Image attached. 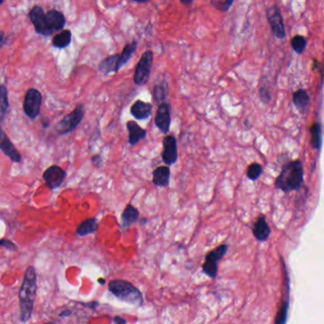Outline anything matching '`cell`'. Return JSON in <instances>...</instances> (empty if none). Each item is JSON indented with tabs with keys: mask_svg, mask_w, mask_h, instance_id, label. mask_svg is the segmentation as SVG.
Masks as SVG:
<instances>
[{
	"mask_svg": "<svg viewBox=\"0 0 324 324\" xmlns=\"http://www.w3.org/2000/svg\"><path fill=\"white\" fill-rule=\"evenodd\" d=\"M70 315H71V312L70 311L63 312V313L60 314L61 317H67V316H70Z\"/></svg>",
	"mask_w": 324,
	"mask_h": 324,
	"instance_id": "f35d334b",
	"label": "cell"
},
{
	"mask_svg": "<svg viewBox=\"0 0 324 324\" xmlns=\"http://www.w3.org/2000/svg\"><path fill=\"white\" fill-rule=\"evenodd\" d=\"M42 104V94L36 89H30L27 91L23 110L27 116L31 119H35L38 116Z\"/></svg>",
	"mask_w": 324,
	"mask_h": 324,
	"instance_id": "ba28073f",
	"label": "cell"
},
{
	"mask_svg": "<svg viewBox=\"0 0 324 324\" xmlns=\"http://www.w3.org/2000/svg\"><path fill=\"white\" fill-rule=\"evenodd\" d=\"M29 17L31 22L33 23V27L36 31V33L45 36L51 35L49 33L47 24H46L45 12L43 8L40 6H34L29 13Z\"/></svg>",
	"mask_w": 324,
	"mask_h": 324,
	"instance_id": "7c38bea8",
	"label": "cell"
},
{
	"mask_svg": "<svg viewBox=\"0 0 324 324\" xmlns=\"http://www.w3.org/2000/svg\"><path fill=\"white\" fill-rule=\"evenodd\" d=\"M66 171L58 166H52L46 169L43 173V179L47 186L51 189L59 188L65 180Z\"/></svg>",
	"mask_w": 324,
	"mask_h": 324,
	"instance_id": "8fae6325",
	"label": "cell"
},
{
	"mask_svg": "<svg viewBox=\"0 0 324 324\" xmlns=\"http://www.w3.org/2000/svg\"><path fill=\"white\" fill-rule=\"evenodd\" d=\"M9 109V100H8V91L7 88L3 85H0V121L6 116L7 111Z\"/></svg>",
	"mask_w": 324,
	"mask_h": 324,
	"instance_id": "83f0119b",
	"label": "cell"
},
{
	"mask_svg": "<svg viewBox=\"0 0 324 324\" xmlns=\"http://www.w3.org/2000/svg\"><path fill=\"white\" fill-rule=\"evenodd\" d=\"M227 245H220L214 250L208 253L205 264L202 265V271L211 279H215L218 275V264L227 252Z\"/></svg>",
	"mask_w": 324,
	"mask_h": 324,
	"instance_id": "52a82bcc",
	"label": "cell"
},
{
	"mask_svg": "<svg viewBox=\"0 0 324 324\" xmlns=\"http://www.w3.org/2000/svg\"><path fill=\"white\" fill-rule=\"evenodd\" d=\"M37 290V276L33 266L25 271L19 290L20 320L25 323L32 318Z\"/></svg>",
	"mask_w": 324,
	"mask_h": 324,
	"instance_id": "6da1fadb",
	"label": "cell"
},
{
	"mask_svg": "<svg viewBox=\"0 0 324 324\" xmlns=\"http://www.w3.org/2000/svg\"><path fill=\"white\" fill-rule=\"evenodd\" d=\"M290 43H291L293 51L296 52L297 54L300 55V54H302L305 52L306 46H307V43H308V40L303 35L297 34V35L292 37Z\"/></svg>",
	"mask_w": 324,
	"mask_h": 324,
	"instance_id": "4316f807",
	"label": "cell"
},
{
	"mask_svg": "<svg viewBox=\"0 0 324 324\" xmlns=\"http://www.w3.org/2000/svg\"><path fill=\"white\" fill-rule=\"evenodd\" d=\"M113 321L115 324H127V320L122 317H119V316H116L115 318H113Z\"/></svg>",
	"mask_w": 324,
	"mask_h": 324,
	"instance_id": "e575fe53",
	"label": "cell"
},
{
	"mask_svg": "<svg viewBox=\"0 0 324 324\" xmlns=\"http://www.w3.org/2000/svg\"><path fill=\"white\" fill-rule=\"evenodd\" d=\"M98 281H99V284H101V285H105L106 284V280L104 279H98Z\"/></svg>",
	"mask_w": 324,
	"mask_h": 324,
	"instance_id": "ab89813d",
	"label": "cell"
},
{
	"mask_svg": "<svg viewBox=\"0 0 324 324\" xmlns=\"http://www.w3.org/2000/svg\"><path fill=\"white\" fill-rule=\"evenodd\" d=\"M264 173V168L259 163L250 164L247 169V177L250 181H257Z\"/></svg>",
	"mask_w": 324,
	"mask_h": 324,
	"instance_id": "f1b7e54d",
	"label": "cell"
},
{
	"mask_svg": "<svg viewBox=\"0 0 324 324\" xmlns=\"http://www.w3.org/2000/svg\"><path fill=\"white\" fill-rule=\"evenodd\" d=\"M181 2V4L183 5H186V6H188V5H191V4H193V0H181L180 1Z\"/></svg>",
	"mask_w": 324,
	"mask_h": 324,
	"instance_id": "74e56055",
	"label": "cell"
},
{
	"mask_svg": "<svg viewBox=\"0 0 324 324\" xmlns=\"http://www.w3.org/2000/svg\"><path fill=\"white\" fill-rule=\"evenodd\" d=\"M259 96L260 101L265 105H268L271 102V93L268 91V89L266 87H261L259 89Z\"/></svg>",
	"mask_w": 324,
	"mask_h": 324,
	"instance_id": "1f68e13d",
	"label": "cell"
},
{
	"mask_svg": "<svg viewBox=\"0 0 324 324\" xmlns=\"http://www.w3.org/2000/svg\"><path fill=\"white\" fill-rule=\"evenodd\" d=\"M71 41H72V33L69 30H65L53 37L52 45L58 49H64L71 44Z\"/></svg>",
	"mask_w": 324,
	"mask_h": 324,
	"instance_id": "d4e9b609",
	"label": "cell"
},
{
	"mask_svg": "<svg viewBox=\"0 0 324 324\" xmlns=\"http://www.w3.org/2000/svg\"><path fill=\"white\" fill-rule=\"evenodd\" d=\"M6 247L9 250H12V251L16 250V247L14 246V244L9 240H0V247Z\"/></svg>",
	"mask_w": 324,
	"mask_h": 324,
	"instance_id": "d6a6232c",
	"label": "cell"
},
{
	"mask_svg": "<svg viewBox=\"0 0 324 324\" xmlns=\"http://www.w3.org/2000/svg\"><path fill=\"white\" fill-rule=\"evenodd\" d=\"M311 134L310 145L315 150H319L322 147V125L319 122H315L309 129Z\"/></svg>",
	"mask_w": 324,
	"mask_h": 324,
	"instance_id": "44dd1931",
	"label": "cell"
},
{
	"mask_svg": "<svg viewBox=\"0 0 324 324\" xmlns=\"http://www.w3.org/2000/svg\"><path fill=\"white\" fill-rule=\"evenodd\" d=\"M153 105L142 100H137L130 107V114L138 121L148 120L152 115Z\"/></svg>",
	"mask_w": 324,
	"mask_h": 324,
	"instance_id": "9a60e30c",
	"label": "cell"
},
{
	"mask_svg": "<svg viewBox=\"0 0 324 324\" xmlns=\"http://www.w3.org/2000/svg\"><path fill=\"white\" fill-rule=\"evenodd\" d=\"M305 183L303 164L298 159L284 165L279 175L275 180V187L285 193L298 190Z\"/></svg>",
	"mask_w": 324,
	"mask_h": 324,
	"instance_id": "7a4b0ae2",
	"label": "cell"
},
{
	"mask_svg": "<svg viewBox=\"0 0 324 324\" xmlns=\"http://www.w3.org/2000/svg\"><path fill=\"white\" fill-rule=\"evenodd\" d=\"M153 64V52L150 50H147L144 52L135 68V72L133 75L134 84L137 86H144L149 81L151 68Z\"/></svg>",
	"mask_w": 324,
	"mask_h": 324,
	"instance_id": "5b68a950",
	"label": "cell"
},
{
	"mask_svg": "<svg viewBox=\"0 0 324 324\" xmlns=\"http://www.w3.org/2000/svg\"><path fill=\"white\" fill-rule=\"evenodd\" d=\"M252 231L256 240L259 241H266L268 240V238L271 235V228L267 224L265 215H259L257 220L254 222Z\"/></svg>",
	"mask_w": 324,
	"mask_h": 324,
	"instance_id": "2e32d148",
	"label": "cell"
},
{
	"mask_svg": "<svg viewBox=\"0 0 324 324\" xmlns=\"http://www.w3.org/2000/svg\"><path fill=\"white\" fill-rule=\"evenodd\" d=\"M85 109L83 105H78L71 113L66 115L56 126V130L60 135H65L77 128L78 125L83 120Z\"/></svg>",
	"mask_w": 324,
	"mask_h": 324,
	"instance_id": "8992f818",
	"label": "cell"
},
{
	"mask_svg": "<svg viewBox=\"0 0 324 324\" xmlns=\"http://www.w3.org/2000/svg\"><path fill=\"white\" fill-rule=\"evenodd\" d=\"M137 46H138V42L136 40H133L131 41L129 44L125 46V48L123 49V51L121 53H119V63H118V69L120 71V69H122L124 66L126 65L129 61H130L131 57L133 56V54L135 53L137 50Z\"/></svg>",
	"mask_w": 324,
	"mask_h": 324,
	"instance_id": "603a6c76",
	"label": "cell"
},
{
	"mask_svg": "<svg viewBox=\"0 0 324 324\" xmlns=\"http://www.w3.org/2000/svg\"><path fill=\"white\" fill-rule=\"evenodd\" d=\"M118 63H119V53L110 55L99 64V71L103 72L104 74L119 72Z\"/></svg>",
	"mask_w": 324,
	"mask_h": 324,
	"instance_id": "7402d4cb",
	"label": "cell"
},
{
	"mask_svg": "<svg viewBox=\"0 0 324 324\" xmlns=\"http://www.w3.org/2000/svg\"><path fill=\"white\" fill-rule=\"evenodd\" d=\"M154 123L157 129L164 134H168L171 126V108L169 103L159 105L156 110Z\"/></svg>",
	"mask_w": 324,
	"mask_h": 324,
	"instance_id": "30bf717a",
	"label": "cell"
},
{
	"mask_svg": "<svg viewBox=\"0 0 324 324\" xmlns=\"http://www.w3.org/2000/svg\"><path fill=\"white\" fill-rule=\"evenodd\" d=\"M1 4H3V0H0V5H1Z\"/></svg>",
	"mask_w": 324,
	"mask_h": 324,
	"instance_id": "b9f144b4",
	"label": "cell"
},
{
	"mask_svg": "<svg viewBox=\"0 0 324 324\" xmlns=\"http://www.w3.org/2000/svg\"><path fill=\"white\" fill-rule=\"evenodd\" d=\"M127 130L129 132V144L130 146H136L147 136V130L132 120L127 123Z\"/></svg>",
	"mask_w": 324,
	"mask_h": 324,
	"instance_id": "e0dca14e",
	"label": "cell"
},
{
	"mask_svg": "<svg viewBox=\"0 0 324 324\" xmlns=\"http://www.w3.org/2000/svg\"><path fill=\"white\" fill-rule=\"evenodd\" d=\"M91 162L96 168H101L103 166V160H102V158H101L100 155L92 156Z\"/></svg>",
	"mask_w": 324,
	"mask_h": 324,
	"instance_id": "836d02e7",
	"label": "cell"
},
{
	"mask_svg": "<svg viewBox=\"0 0 324 324\" xmlns=\"http://www.w3.org/2000/svg\"><path fill=\"white\" fill-rule=\"evenodd\" d=\"M171 171L167 166H160L153 170L152 183L158 188H167L169 186Z\"/></svg>",
	"mask_w": 324,
	"mask_h": 324,
	"instance_id": "ac0fdd59",
	"label": "cell"
},
{
	"mask_svg": "<svg viewBox=\"0 0 324 324\" xmlns=\"http://www.w3.org/2000/svg\"><path fill=\"white\" fill-rule=\"evenodd\" d=\"M289 310V299L284 300L282 305L279 309L276 317V324H286L287 321V315Z\"/></svg>",
	"mask_w": 324,
	"mask_h": 324,
	"instance_id": "f546056e",
	"label": "cell"
},
{
	"mask_svg": "<svg viewBox=\"0 0 324 324\" xmlns=\"http://www.w3.org/2000/svg\"><path fill=\"white\" fill-rule=\"evenodd\" d=\"M139 218H140V212L138 211V209L131 205L127 206L124 209L123 213L121 216L122 227L124 228L131 227L132 225L136 222L137 220H139Z\"/></svg>",
	"mask_w": 324,
	"mask_h": 324,
	"instance_id": "ffe728a7",
	"label": "cell"
},
{
	"mask_svg": "<svg viewBox=\"0 0 324 324\" xmlns=\"http://www.w3.org/2000/svg\"><path fill=\"white\" fill-rule=\"evenodd\" d=\"M46 24L49 33L52 34L54 32L61 31L65 26L66 18L64 14L56 11V10H50L45 13Z\"/></svg>",
	"mask_w": 324,
	"mask_h": 324,
	"instance_id": "5bb4252c",
	"label": "cell"
},
{
	"mask_svg": "<svg viewBox=\"0 0 324 324\" xmlns=\"http://www.w3.org/2000/svg\"><path fill=\"white\" fill-rule=\"evenodd\" d=\"M321 68V66H320V63L318 62L317 59H314V61H313V66H312V71L313 72H315L316 70H318V69H320Z\"/></svg>",
	"mask_w": 324,
	"mask_h": 324,
	"instance_id": "d590c367",
	"label": "cell"
},
{
	"mask_svg": "<svg viewBox=\"0 0 324 324\" xmlns=\"http://www.w3.org/2000/svg\"><path fill=\"white\" fill-rule=\"evenodd\" d=\"M179 159L177 139L173 135H167L163 139V162L167 167L173 166Z\"/></svg>",
	"mask_w": 324,
	"mask_h": 324,
	"instance_id": "9c48e42d",
	"label": "cell"
},
{
	"mask_svg": "<svg viewBox=\"0 0 324 324\" xmlns=\"http://www.w3.org/2000/svg\"><path fill=\"white\" fill-rule=\"evenodd\" d=\"M3 135H4V132H3V130H2L1 127H0V141H1V138H2Z\"/></svg>",
	"mask_w": 324,
	"mask_h": 324,
	"instance_id": "60d3db41",
	"label": "cell"
},
{
	"mask_svg": "<svg viewBox=\"0 0 324 324\" xmlns=\"http://www.w3.org/2000/svg\"><path fill=\"white\" fill-rule=\"evenodd\" d=\"M97 220L95 218H90L83 220L76 229V234L78 236H87L90 234L94 233L97 230Z\"/></svg>",
	"mask_w": 324,
	"mask_h": 324,
	"instance_id": "cb8c5ba5",
	"label": "cell"
},
{
	"mask_svg": "<svg viewBox=\"0 0 324 324\" xmlns=\"http://www.w3.org/2000/svg\"><path fill=\"white\" fill-rule=\"evenodd\" d=\"M167 97H168V85L165 82L156 84L152 91V99L154 103L159 105L165 103Z\"/></svg>",
	"mask_w": 324,
	"mask_h": 324,
	"instance_id": "484cf974",
	"label": "cell"
},
{
	"mask_svg": "<svg viewBox=\"0 0 324 324\" xmlns=\"http://www.w3.org/2000/svg\"><path fill=\"white\" fill-rule=\"evenodd\" d=\"M4 41H5V34H4V32L0 31V49L2 48V46L4 44Z\"/></svg>",
	"mask_w": 324,
	"mask_h": 324,
	"instance_id": "8d00e7d4",
	"label": "cell"
},
{
	"mask_svg": "<svg viewBox=\"0 0 324 324\" xmlns=\"http://www.w3.org/2000/svg\"><path fill=\"white\" fill-rule=\"evenodd\" d=\"M0 149L3 151V153L5 155L8 156L13 162L19 163L22 160V156L18 152V150L14 148L13 143L11 142V140L7 137L6 134L4 133V135L1 138L0 141Z\"/></svg>",
	"mask_w": 324,
	"mask_h": 324,
	"instance_id": "d6986e66",
	"label": "cell"
},
{
	"mask_svg": "<svg viewBox=\"0 0 324 324\" xmlns=\"http://www.w3.org/2000/svg\"><path fill=\"white\" fill-rule=\"evenodd\" d=\"M47 324H55V323H53V322H49V323H47Z\"/></svg>",
	"mask_w": 324,
	"mask_h": 324,
	"instance_id": "7bdbcfd3",
	"label": "cell"
},
{
	"mask_svg": "<svg viewBox=\"0 0 324 324\" xmlns=\"http://www.w3.org/2000/svg\"><path fill=\"white\" fill-rule=\"evenodd\" d=\"M292 102L298 112L302 115H306L310 110L311 98L305 89H298L293 93Z\"/></svg>",
	"mask_w": 324,
	"mask_h": 324,
	"instance_id": "4fadbf2b",
	"label": "cell"
},
{
	"mask_svg": "<svg viewBox=\"0 0 324 324\" xmlns=\"http://www.w3.org/2000/svg\"><path fill=\"white\" fill-rule=\"evenodd\" d=\"M210 4L216 10L222 13H227L233 5L234 1L233 0H211Z\"/></svg>",
	"mask_w": 324,
	"mask_h": 324,
	"instance_id": "4dcf8cb0",
	"label": "cell"
},
{
	"mask_svg": "<svg viewBox=\"0 0 324 324\" xmlns=\"http://www.w3.org/2000/svg\"><path fill=\"white\" fill-rule=\"evenodd\" d=\"M109 290L118 299L130 305L141 306L143 305V295L131 282L125 279H113L109 284Z\"/></svg>",
	"mask_w": 324,
	"mask_h": 324,
	"instance_id": "3957f363",
	"label": "cell"
},
{
	"mask_svg": "<svg viewBox=\"0 0 324 324\" xmlns=\"http://www.w3.org/2000/svg\"><path fill=\"white\" fill-rule=\"evenodd\" d=\"M266 18L271 28L273 35L280 40L286 38V25L280 8L278 4H274L266 9Z\"/></svg>",
	"mask_w": 324,
	"mask_h": 324,
	"instance_id": "277c9868",
	"label": "cell"
}]
</instances>
